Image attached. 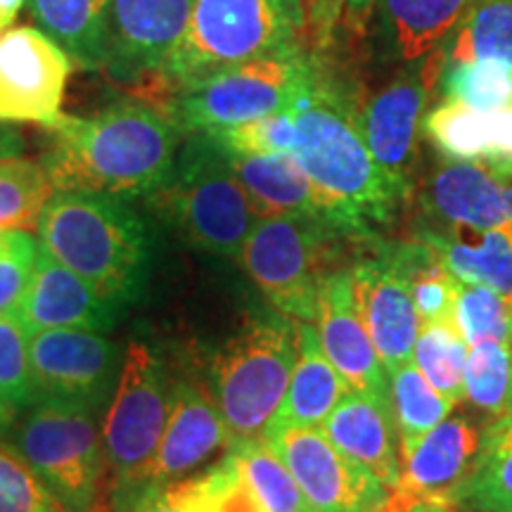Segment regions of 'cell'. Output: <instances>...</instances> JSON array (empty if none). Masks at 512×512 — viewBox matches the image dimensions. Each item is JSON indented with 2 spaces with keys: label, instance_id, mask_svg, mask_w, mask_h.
I'll list each match as a JSON object with an SVG mask.
<instances>
[{
  "label": "cell",
  "instance_id": "obj_1",
  "mask_svg": "<svg viewBox=\"0 0 512 512\" xmlns=\"http://www.w3.org/2000/svg\"><path fill=\"white\" fill-rule=\"evenodd\" d=\"M290 112L297 124L292 155L311 178L325 221L344 238H373L377 228L394 221L411 190L384 174L370 155L356 100L316 64Z\"/></svg>",
  "mask_w": 512,
  "mask_h": 512
},
{
  "label": "cell",
  "instance_id": "obj_2",
  "mask_svg": "<svg viewBox=\"0 0 512 512\" xmlns=\"http://www.w3.org/2000/svg\"><path fill=\"white\" fill-rule=\"evenodd\" d=\"M50 131L41 164L55 192H91L119 200L162 188L181 150L183 131L143 102H121L93 117H64Z\"/></svg>",
  "mask_w": 512,
  "mask_h": 512
},
{
  "label": "cell",
  "instance_id": "obj_3",
  "mask_svg": "<svg viewBox=\"0 0 512 512\" xmlns=\"http://www.w3.org/2000/svg\"><path fill=\"white\" fill-rule=\"evenodd\" d=\"M38 245L119 309L150 278L147 226L119 197L55 192L38 221Z\"/></svg>",
  "mask_w": 512,
  "mask_h": 512
},
{
  "label": "cell",
  "instance_id": "obj_4",
  "mask_svg": "<svg viewBox=\"0 0 512 512\" xmlns=\"http://www.w3.org/2000/svg\"><path fill=\"white\" fill-rule=\"evenodd\" d=\"M297 339L294 320L256 313L211 356L209 394L233 444L264 439L290 384Z\"/></svg>",
  "mask_w": 512,
  "mask_h": 512
},
{
  "label": "cell",
  "instance_id": "obj_5",
  "mask_svg": "<svg viewBox=\"0 0 512 512\" xmlns=\"http://www.w3.org/2000/svg\"><path fill=\"white\" fill-rule=\"evenodd\" d=\"M157 209L200 252L238 259L259 211L230 166L228 152L207 133H192L155 195Z\"/></svg>",
  "mask_w": 512,
  "mask_h": 512
},
{
  "label": "cell",
  "instance_id": "obj_6",
  "mask_svg": "<svg viewBox=\"0 0 512 512\" xmlns=\"http://www.w3.org/2000/svg\"><path fill=\"white\" fill-rule=\"evenodd\" d=\"M304 0H195L159 76L181 83L230 64L302 50Z\"/></svg>",
  "mask_w": 512,
  "mask_h": 512
},
{
  "label": "cell",
  "instance_id": "obj_7",
  "mask_svg": "<svg viewBox=\"0 0 512 512\" xmlns=\"http://www.w3.org/2000/svg\"><path fill=\"white\" fill-rule=\"evenodd\" d=\"M17 456L67 512H105L110 505L102 430L93 408L38 399L17 427Z\"/></svg>",
  "mask_w": 512,
  "mask_h": 512
},
{
  "label": "cell",
  "instance_id": "obj_8",
  "mask_svg": "<svg viewBox=\"0 0 512 512\" xmlns=\"http://www.w3.org/2000/svg\"><path fill=\"white\" fill-rule=\"evenodd\" d=\"M316 62L304 50L256 57L174 83L166 114L183 133H216L285 112L309 86Z\"/></svg>",
  "mask_w": 512,
  "mask_h": 512
},
{
  "label": "cell",
  "instance_id": "obj_9",
  "mask_svg": "<svg viewBox=\"0 0 512 512\" xmlns=\"http://www.w3.org/2000/svg\"><path fill=\"white\" fill-rule=\"evenodd\" d=\"M337 240L344 235L323 221L268 216L249 233L238 261L273 311L316 323L320 283L330 273V249Z\"/></svg>",
  "mask_w": 512,
  "mask_h": 512
},
{
  "label": "cell",
  "instance_id": "obj_10",
  "mask_svg": "<svg viewBox=\"0 0 512 512\" xmlns=\"http://www.w3.org/2000/svg\"><path fill=\"white\" fill-rule=\"evenodd\" d=\"M171 411V389L159 356L147 344L126 349L110 411L102 422L110 498L133 484L150 463Z\"/></svg>",
  "mask_w": 512,
  "mask_h": 512
},
{
  "label": "cell",
  "instance_id": "obj_11",
  "mask_svg": "<svg viewBox=\"0 0 512 512\" xmlns=\"http://www.w3.org/2000/svg\"><path fill=\"white\" fill-rule=\"evenodd\" d=\"M266 444L302 486L313 512H389L392 491L330 444L320 427L271 425Z\"/></svg>",
  "mask_w": 512,
  "mask_h": 512
},
{
  "label": "cell",
  "instance_id": "obj_12",
  "mask_svg": "<svg viewBox=\"0 0 512 512\" xmlns=\"http://www.w3.org/2000/svg\"><path fill=\"white\" fill-rule=\"evenodd\" d=\"M72 60L38 27H17L0 36V124L60 121Z\"/></svg>",
  "mask_w": 512,
  "mask_h": 512
},
{
  "label": "cell",
  "instance_id": "obj_13",
  "mask_svg": "<svg viewBox=\"0 0 512 512\" xmlns=\"http://www.w3.org/2000/svg\"><path fill=\"white\" fill-rule=\"evenodd\" d=\"M119 347L93 330H41L29 335V368L38 399L98 408L119 380Z\"/></svg>",
  "mask_w": 512,
  "mask_h": 512
},
{
  "label": "cell",
  "instance_id": "obj_14",
  "mask_svg": "<svg viewBox=\"0 0 512 512\" xmlns=\"http://www.w3.org/2000/svg\"><path fill=\"white\" fill-rule=\"evenodd\" d=\"M233 439L223 422L219 408L202 384L181 380L171 389V411L164 434L150 463L133 479L128 489L110 498V503L124 498L155 494L166 484L185 479L190 472L219 451H230Z\"/></svg>",
  "mask_w": 512,
  "mask_h": 512
},
{
  "label": "cell",
  "instance_id": "obj_15",
  "mask_svg": "<svg viewBox=\"0 0 512 512\" xmlns=\"http://www.w3.org/2000/svg\"><path fill=\"white\" fill-rule=\"evenodd\" d=\"M356 306L387 375L413 361L420 318L392 242L356 256L349 268Z\"/></svg>",
  "mask_w": 512,
  "mask_h": 512
},
{
  "label": "cell",
  "instance_id": "obj_16",
  "mask_svg": "<svg viewBox=\"0 0 512 512\" xmlns=\"http://www.w3.org/2000/svg\"><path fill=\"white\" fill-rule=\"evenodd\" d=\"M486 422L470 415H448L418 446L403 458L399 486L392 496V508L399 510L418 501H439L456 505L482 451Z\"/></svg>",
  "mask_w": 512,
  "mask_h": 512
},
{
  "label": "cell",
  "instance_id": "obj_17",
  "mask_svg": "<svg viewBox=\"0 0 512 512\" xmlns=\"http://www.w3.org/2000/svg\"><path fill=\"white\" fill-rule=\"evenodd\" d=\"M316 332L323 354L349 389L389 399V375L356 306L349 268H332L320 283Z\"/></svg>",
  "mask_w": 512,
  "mask_h": 512
},
{
  "label": "cell",
  "instance_id": "obj_18",
  "mask_svg": "<svg viewBox=\"0 0 512 512\" xmlns=\"http://www.w3.org/2000/svg\"><path fill=\"white\" fill-rule=\"evenodd\" d=\"M420 67L399 76L384 86L366 107H358L361 131L370 155L387 176L406 190L413 188L415 140L427 98L437 83L430 62H418Z\"/></svg>",
  "mask_w": 512,
  "mask_h": 512
},
{
  "label": "cell",
  "instance_id": "obj_19",
  "mask_svg": "<svg viewBox=\"0 0 512 512\" xmlns=\"http://www.w3.org/2000/svg\"><path fill=\"white\" fill-rule=\"evenodd\" d=\"M195 0H110V69L131 81L159 76L188 27Z\"/></svg>",
  "mask_w": 512,
  "mask_h": 512
},
{
  "label": "cell",
  "instance_id": "obj_20",
  "mask_svg": "<svg viewBox=\"0 0 512 512\" xmlns=\"http://www.w3.org/2000/svg\"><path fill=\"white\" fill-rule=\"evenodd\" d=\"M119 311V306L107 302L81 275L38 245L34 275L12 316L27 335L41 330L107 332L117 325Z\"/></svg>",
  "mask_w": 512,
  "mask_h": 512
},
{
  "label": "cell",
  "instance_id": "obj_21",
  "mask_svg": "<svg viewBox=\"0 0 512 512\" xmlns=\"http://www.w3.org/2000/svg\"><path fill=\"white\" fill-rule=\"evenodd\" d=\"M320 430L344 458L380 479L394 496L403 458L392 401L347 387Z\"/></svg>",
  "mask_w": 512,
  "mask_h": 512
},
{
  "label": "cell",
  "instance_id": "obj_22",
  "mask_svg": "<svg viewBox=\"0 0 512 512\" xmlns=\"http://www.w3.org/2000/svg\"><path fill=\"white\" fill-rule=\"evenodd\" d=\"M425 202L446 228L482 233L512 221V178L475 162H451L432 174Z\"/></svg>",
  "mask_w": 512,
  "mask_h": 512
},
{
  "label": "cell",
  "instance_id": "obj_23",
  "mask_svg": "<svg viewBox=\"0 0 512 512\" xmlns=\"http://www.w3.org/2000/svg\"><path fill=\"white\" fill-rule=\"evenodd\" d=\"M425 133L451 162H475L512 178V105L484 112L444 100L425 117Z\"/></svg>",
  "mask_w": 512,
  "mask_h": 512
},
{
  "label": "cell",
  "instance_id": "obj_24",
  "mask_svg": "<svg viewBox=\"0 0 512 512\" xmlns=\"http://www.w3.org/2000/svg\"><path fill=\"white\" fill-rule=\"evenodd\" d=\"M472 3L475 0H375L384 60L418 64L430 57Z\"/></svg>",
  "mask_w": 512,
  "mask_h": 512
},
{
  "label": "cell",
  "instance_id": "obj_25",
  "mask_svg": "<svg viewBox=\"0 0 512 512\" xmlns=\"http://www.w3.org/2000/svg\"><path fill=\"white\" fill-rule=\"evenodd\" d=\"M415 238L432 247L460 283L482 285L512 297V221L482 233L422 228Z\"/></svg>",
  "mask_w": 512,
  "mask_h": 512
},
{
  "label": "cell",
  "instance_id": "obj_26",
  "mask_svg": "<svg viewBox=\"0 0 512 512\" xmlns=\"http://www.w3.org/2000/svg\"><path fill=\"white\" fill-rule=\"evenodd\" d=\"M294 339H297V358L273 425L323 427L328 415L342 401L347 384L323 354L316 325L294 320Z\"/></svg>",
  "mask_w": 512,
  "mask_h": 512
},
{
  "label": "cell",
  "instance_id": "obj_27",
  "mask_svg": "<svg viewBox=\"0 0 512 512\" xmlns=\"http://www.w3.org/2000/svg\"><path fill=\"white\" fill-rule=\"evenodd\" d=\"M228 159L261 219H268V216H299V219L328 223L311 178L304 174V169L294 159L292 152L290 155L259 157L230 155L228 152Z\"/></svg>",
  "mask_w": 512,
  "mask_h": 512
},
{
  "label": "cell",
  "instance_id": "obj_28",
  "mask_svg": "<svg viewBox=\"0 0 512 512\" xmlns=\"http://www.w3.org/2000/svg\"><path fill=\"white\" fill-rule=\"evenodd\" d=\"M36 27L81 69L110 62V0H29Z\"/></svg>",
  "mask_w": 512,
  "mask_h": 512
},
{
  "label": "cell",
  "instance_id": "obj_29",
  "mask_svg": "<svg viewBox=\"0 0 512 512\" xmlns=\"http://www.w3.org/2000/svg\"><path fill=\"white\" fill-rule=\"evenodd\" d=\"M496 60L512 69V0H475L460 24L430 55L437 76L460 62Z\"/></svg>",
  "mask_w": 512,
  "mask_h": 512
},
{
  "label": "cell",
  "instance_id": "obj_30",
  "mask_svg": "<svg viewBox=\"0 0 512 512\" xmlns=\"http://www.w3.org/2000/svg\"><path fill=\"white\" fill-rule=\"evenodd\" d=\"M152 496L176 512H264L230 451L209 470L166 484Z\"/></svg>",
  "mask_w": 512,
  "mask_h": 512
},
{
  "label": "cell",
  "instance_id": "obj_31",
  "mask_svg": "<svg viewBox=\"0 0 512 512\" xmlns=\"http://www.w3.org/2000/svg\"><path fill=\"white\" fill-rule=\"evenodd\" d=\"M456 505L475 512H512V415L486 422L479 460Z\"/></svg>",
  "mask_w": 512,
  "mask_h": 512
},
{
  "label": "cell",
  "instance_id": "obj_32",
  "mask_svg": "<svg viewBox=\"0 0 512 512\" xmlns=\"http://www.w3.org/2000/svg\"><path fill=\"white\" fill-rule=\"evenodd\" d=\"M392 245L401 271L406 275L420 323L456 320L460 280L448 271L439 254L418 238L392 242Z\"/></svg>",
  "mask_w": 512,
  "mask_h": 512
},
{
  "label": "cell",
  "instance_id": "obj_33",
  "mask_svg": "<svg viewBox=\"0 0 512 512\" xmlns=\"http://www.w3.org/2000/svg\"><path fill=\"white\" fill-rule=\"evenodd\" d=\"M389 401L399 430L401 458H406L422 437L453 411V403L427 382L413 361L389 373Z\"/></svg>",
  "mask_w": 512,
  "mask_h": 512
},
{
  "label": "cell",
  "instance_id": "obj_34",
  "mask_svg": "<svg viewBox=\"0 0 512 512\" xmlns=\"http://www.w3.org/2000/svg\"><path fill=\"white\" fill-rule=\"evenodd\" d=\"M53 195L55 188L41 162L22 155L0 159V230L34 233Z\"/></svg>",
  "mask_w": 512,
  "mask_h": 512
},
{
  "label": "cell",
  "instance_id": "obj_35",
  "mask_svg": "<svg viewBox=\"0 0 512 512\" xmlns=\"http://www.w3.org/2000/svg\"><path fill=\"white\" fill-rule=\"evenodd\" d=\"M467 342L456 320L420 323L413 347V363L437 392L456 406L465 399Z\"/></svg>",
  "mask_w": 512,
  "mask_h": 512
},
{
  "label": "cell",
  "instance_id": "obj_36",
  "mask_svg": "<svg viewBox=\"0 0 512 512\" xmlns=\"http://www.w3.org/2000/svg\"><path fill=\"white\" fill-rule=\"evenodd\" d=\"M242 467L249 489L264 512H313L306 501L302 486L287 470L278 453L266 444V439L242 441L230 448Z\"/></svg>",
  "mask_w": 512,
  "mask_h": 512
},
{
  "label": "cell",
  "instance_id": "obj_37",
  "mask_svg": "<svg viewBox=\"0 0 512 512\" xmlns=\"http://www.w3.org/2000/svg\"><path fill=\"white\" fill-rule=\"evenodd\" d=\"M512 344L486 342L467 349L465 399L472 408L496 420L508 411Z\"/></svg>",
  "mask_w": 512,
  "mask_h": 512
},
{
  "label": "cell",
  "instance_id": "obj_38",
  "mask_svg": "<svg viewBox=\"0 0 512 512\" xmlns=\"http://www.w3.org/2000/svg\"><path fill=\"white\" fill-rule=\"evenodd\" d=\"M444 100H456L472 110H498L512 105V69L496 60L460 62L439 72Z\"/></svg>",
  "mask_w": 512,
  "mask_h": 512
},
{
  "label": "cell",
  "instance_id": "obj_39",
  "mask_svg": "<svg viewBox=\"0 0 512 512\" xmlns=\"http://www.w3.org/2000/svg\"><path fill=\"white\" fill-rule=\"evenodd\" d=\"M456 325L467 347L486 342H510L508 297L482 285L460 283L456 302Z\"/></svg>",
  "mask_w": 512,
  "mask_h": 512
},
{
  "label": "cell",
  "instance_id": "obj_40",
  "mask_svg": "<svg viewBox=\"0 0 512 512\" xmlns=\"http://www.w3.org/2000/svg\"><path fill=\"white\" fill-rule=\"evenodd\" d=\"M230 155H290L297 147V124L290 110L207 133Z\"/></svg>",
  "mask_w": 512,
  "mask_h": 512
},
{
  "label": "cell",
  "instance_id": "obj_41",
  "mask_svg": "<svg viewBox=\"0 0 512 512\" xmlns=\"http://www.w3.org/2000/svg\"><path fill=\"white\" fill-rule=\"evenodd\" d=\"M0 399L15 413L38 401L29 368V335L12 313H0Z\"/></svg>",
  "mask_w": 512,
  "mask_h": 512
},
{
  "label": "cell",
  "instance_id": "obj_42",
  "mask_svg": "<svg viewBox=\"0 0 512 512\" xmlns=\"http://www.w3.org/2000/svg\"><path fill=\"white\" fill-rule=\"evenodd\" d=\"M0 512H67L34 470L0 444Z\"/></svg>",
  "mask_w": 512,
  "mask_h": 512
},
{
  "label": "cell",
  "instance_id": "obj_43",
  "mask_svg": "<svg viewBox=\"0 0 512 512\" xmlns=\"http://www.w3.org/2000/svg\"><path fill=\"white\" fill-rule=\"evenodd\" d=\"M38 259V242L31 233L12 230L0 242V313H12L22 302Z\"/></svg>",
  "mask_w": 512,
  "mask_h": 512
},
{
  "label": "cell",
  "instance_id": "obj_44",
  "mask_svg": "<svg viewBox=\"0 0 512 512\" xmlns=\"http://www.w3.org/2000/svg\"><path fill=\"white\" fill-rule=\"evenodd\" d=\"M347 3L349 0H309L313 36H316L318 46H325L335 34V27L339 17L344 15Z\"/></svg>",
  "mask_w": 512,
  "mask_h": 512
},
{
  "label": "cell",
  "instance_id": "obj_45",
  "mask_svg": "<svg viewBox=\"0 0 512 512\" xmlns=\"http://www.w3.org/2000/svg\"><path fill=\"white\" fill-rule=\"evenodd\" d=\"M105 512H176L171 508H166L157 501L152 494H143V496H133V498H124V501L110 503Z\"/></svg>",
  "mask_w": 512,
  "mask_h": 512
},
{
  "label": "cell",
  "instance_id": "obj_46",
  "mask_svg": "<svg viewBox=\"0 0 512 512\" xmlns=\"http://www.w3.org/2000/svg\"><path fill=\"white\" fill-rule=\"evenodd\" d=\"M389 512H467L465 508H460V505H453V503H439V501H418V503H411L406 505V508H399V510H389Z\"/></svg>",
  "mask_w": 512,
  "mask_h": 512
},
{
  "label": "cell",
  "instance_id": "obj_47",
  "mask_svg": "<svg viewBox=\"0 0 512 512\" xmlns=\"http://www.w3.org/2000/svg\"><path fill=\"white\" fill-rule=\"evenodd\" d=\"M22 5L24 0H0V36L8 34L12 29V22L17 19Z\"/></svg>",
  "mask_w": 512,
  "mask_h": 512
},
{
  "label": "cell",
  "instance_id": "obj_48",
  "mask_svg": "<svg viewBox=\"0 0 512 512\" xmlns=\"http://www.w3.org/2000/svg\"><path fill=\"white\" fill-rule=\"evenodd\" d=\"M19 147H22V140H19L17 133H12L10 128H5V124H0V159L22 155Z\"/></svg>",
  "mask_w": 512,
  "mask_h": 512
},
{
  "label": "cell",
  "instance_id": "obj_49",
  "mask_svg": "<svg viewBox=\"0 0 512 512\" xmlns=\"http://www.w3.org/2000/svg\"><path fill=\"white\" fill-rule=\"evenodd\" d=\"M373 5H375V0H349L347 3L349 17L354 19V22H361V19H366L370 15Z\"/></svg>",
  "mask_w": 512,
  "mask_h": 512
},
{
  "label": "cell",
  "instance_id": "obj_50",
  "mask_svg": "<svg viewBox=\"0 0 512 512\" xmlns=\"http://www.w3.org/2000/svg\"><path fill=\"white\" fill-rule=\"evenodd\" d=\"M12 418H15V411H12L8 403L0 399V434H5L10 430Z\"/></svg>",
  "mask_w": 512,
  "mask_h": 512
},
{
  "label": "cell",
  "instance_id": "obj_51",
  "mask_svg": "<svg viewBox=\"0 0 512 512\" xmlns=\"http://www.w3.org/2000/svg\"><path fill=\"white\" fill-rule=\"evenodd\" d=\"M508 415H512V368H510V399H508Z\"/></svg>",
  "mask_w": 512,
  "mask_h": 512
},
{
  "label": "cell",
  "instance_id": "obj_52",
  "mask_svg": "<svg viewBox=\"0 0 512 512\" xmlns=\"http://www.w3.org/2000/svg\"><path fill=\"white\" fill-rule=\"evenodd\" d=\"M508 306H510V342H512V297L508 299Z\"/></svg>",
  "mask_w": 512,
  "mask_h": 512
},
{
  "label": "cell",
  "instance_id": "obj_53",
  "mask_svg": "<svg viewBox=\"0 0 512 512\" xmlns=\"http://www.w3.org/2000/svg\"><path fill=\"white\" fill-rule=\"evenodd\" d=\"M5 235H8V233H5V230H0V242L5 240Z\"/></svg>",
  "mask_w": 512,
  "mask_h": 512
}]
</instances>
